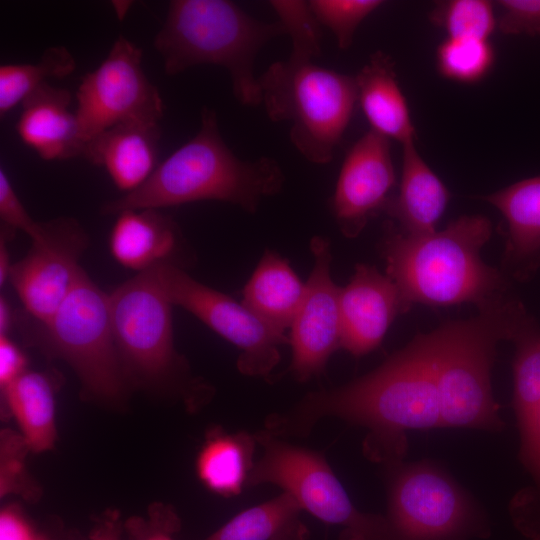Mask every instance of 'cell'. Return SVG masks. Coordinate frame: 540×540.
Segmentation results:
<instances>
[{
  "label": "cell",
  "instance_id": "cell-15",
  "mask_svg": "<svg viewBox=\"0 0 540 540\" xmlns=\"http://www.w3.org/2000/svg\"><path fill=\"white\" fill-rule=\"evenodd\" d=\"M396 184L389 139L369 130L348 150L332 196L331 209L348 238L384 212Z\"/></svg>",
  "mask_w": 540,
  "mask_h": 540
},
{
  "label": "cell",
  "instance_id": "cell-22",
  "mask_svg": "<svg viewBox=\"0 0 540 540\" xmlns=\"http://www.w3.org/2000/svg\"><path fill=\"white\" fill-rule=\"evenodd\" d=\"M306 294L289 263L267 251L243 290L242 304L268 327L284 334L291 327Z\"/></svg>",
  "mask_w": 540,
  "mask_h": 540
},
{
  "label": "cell",
  "instance_id": "cell-12",
  "mask_svg": "<svg viewBox=\"0 0 540 540\" xmlns=\"http://www.w3.org/2000/svg\"><path fill=\"white\" fill-rule=\"evenodd\" d=\"M147 271L172 305L189 311L241 350L237 361L241 373L267 376L279 363V346L289 343V338L268 327L242 303L196 281L175 264Z\"/></svg>",
  "mask_w": 540,
  "mask_h": 540
},
{
  "label": "cell",
  "instance_id": "cell-8",
  "mask_svg": "<svg viewBox=\"0 0 540 540\" xmlns=\"http://www.w3.org/2000/svg\"><path fill=\"white\" fill-rule=\"evenodd\" d=\"M385 466L383 540H470L490 535L484 509L438 464L401 460Z\"/></svg>",
  "mask_w": 540,
  "mask_h": 540
},
{
  "label": "cell",
  "instance_id": "cell-37",
  "mask_svg": "<svg viewBox=\"0 0 540 540\" xmlns=\"http://www.w3.org/2000/svg\"><path fill=\"white\" fill-rule=\"evenodd\" d=\"M179 528L176 514L160 505H155L147 517H131L125 523L127 540H174Z\"/></svg>",
  "mask_w": 540,
  "mask_h": 540
},
{
  "label": "cell",
  "instance_id": "cell-16",
  "mask_svg": "<svg viewBox=\"0 0 540 540\" xmlns=\"http://www.w3.org/2000/svg\"><path fill=\"white\" fill-rule=\"evenodd\" d=\"M341 348L354 356L374 350L394 319L410 306L396 284L375 267L357 264L351 281L340 288Z\"/></svg>",
  "mask_w": 540,
  "mask_h": 540
},
{
  "label": "cell",
  "instance_id": "cell-20",
  "mask_svg": "<svg viewBox=\"0 0 540 540\" xmlns=\"http://www.w3.org/2000/svg\"><path fill=\"white\" fill-rule=\"evenodd\" d=\"M402 147L399 191L392 196L384 212L398 222L403 233L434 232L448 205L450 192L421 157L415 141Z\"/></svg>",
  "mask_w": 540,
  "mask_h": 540
},
{
  "label": "cell",
  "instance_id": "cell-31",
  "mask_svg": "<svg viewBox=\"0 0 540 540\" xmlns=\"http://www.w3.org/2000/svg\"><path fill=\"white\" fill-rule=\"evenodd\" d=\"M430 21L443 29L447 38L489 40L497 28L491 2L486 0H449L436 4Z\"/></svg>",
  "mask_w": 540,
  "mask_h": 540
},
{
  "label": "cell",
  "instance_id": "cell-13",
  "mask_svg": "<svg viewBox=\"0 0 540 540\" xmlns=\"http://www.w3.org/2000/svg\"><path fill=\"white\" fill-rule=\"evenodd\" d=\"M29 253L11 266L9 279L29 316L45 323L55 314L82 270L78 261L88 236L72 218L42 222Z\"/></svg>",
  "mask_w": 540,
  "mask_h": 540
},
{
  "label": "cell",
  "instance_id": "cell-25",
  "mask_svg": "<svg viewBox=\"0 0 540 540\" xmlns=\"http://www.w3.org/2000/svg\"><path fill=\"white\" fill-rule=\"evenodd\" d=\"M256 439L246 432L227 433L217 428L208 432L196 458V474L211 492L232 497L247 486L254 466Z\"/></svg>",
  "mask_w": 540,
  "mask_h": 540
},
{
  "label": "cell",
  "instance_id": "cell-3",
  "mask_svg": "<svg viewBox=\"0 0 540 540\" xmlns=\"http://www.w3.org/2000/svg\"><path fill=\"white\" fill-rule=\"evenodd\" d=\"M284 180L275 159L236 156L221 136L215 111L204 107L196 135L160 163L142 186L106 202L101 212L118 215L218 200L255 213L264 198L281 191Z\"/></svg>",
  "mask_w": 540,
  "mask_h": 540
},
{
  "label": "cell",
  "instance_id": "cell-4",
  "mask_svg": "<svg viewBox=\"0 0 540 540\" xmlns=\"http://www.w3.org/2000/svg\"><path fill=\"white\" fill-rule=\"evenodd\" d=\"M479 309L428 333L430 354L442 426L496 432L504 426L491 387L496 346L512 341L531 318L506 296Z\"/></svg>",
  "mask_w": 540,
  "mask_h": 540
},
{
  "label": "cell",
  "instance_id": "cell-36",
  "mask_svg": "<svg viewBox=\"0 0 540 540\" xmlns=\"http://www.w3.org/2000/svg\"><path fill=\"white\" fill-rule=\"evenodd\" d=\"M502 14L497 28L507 35H540V0L497 1Z\"/></svg>",
  "mask_w": 540,
  "mask_h": 540
},
{
  "label": "cell",
  "instance_id": "cell-11",
  "mask_svg": "<svg viewBox=\"0 0 540 540\" xmlns=\"http://www.w3.org/2000/svg\"><path fill=\"white\" fill-rule=\"evenodd\" d=\"M76 100L75 115L85 146L119 124H159L164 111L157 87L143 70L141 49L124 36H119L100 65L82 78Z\"/></svg>",
  "mask_w": 540,
  "mask_h": 540
},
{
  "label": "cell",
  "instance_id": "cell-14",
  "mask_svg": "<svg viewBox=\"0 0 540 540\" xmlns=\"http://www.w3.org/2000/svg\"><path fill=\"white\" fill-rule=\"evenodd\" d=\"M310 249L314 265L289 339L292 347L290 370L302 382L323 373L330 356L341 348L340 287L330 275L329 240L315 236Z\"/></svg>",
  "mask_w": 540,
  "mask_h": 540
},
{
  "label": "cell",
  "instance_id": "cell-9",
  "mask_svg": "<svg viewBox=\"0 0 540 540\" xmlns=\"http://www.w3.org/2000/svg\"><path fill=\"white\" fill-rule=\"evenodd\" d=\"M262 447L247 486L273 484L291 495L319 520L341 526L340 540H382L384 515L359 511L319 452L290 444L262 430L254 434Z\"/></svg>",
  "mask_w": 540,
  "mask_h": 540
},
{
  "label": "cell",
  "instance_id": "cell-41",
  "mask_svg": "<svg viewBox=\"0 0 540 540\" xmlns=\"http://www.w3.org/2000/svg\"><path fill=\"white\" fill-rule=\"evenodd\" d=\"M6 234L4 232L1 235V245H0V284L3 286V284L6 282V280L9 278L11 265L9 263L8 258V251L6 248Z\"/></svg>",
  "mask_w": 540,
  "mask_h": 540
},
{
  "label": "cell",
  "instance_id": "cell-6",
  "mask_svg": "<svg viewBox=\"0 0 540 540\" xmlns=\"http://www.w3.org/2000/svg\"><path fill=\"white\" fill-rule=\"evenodd\" d=\"M258 84L268 118L289 123L295 149L313 164H328L357 103L355 77L290 55L272 63Z\"/></svg>",
  "mask_w": 540,
  "mask_h": 540
},
{
  "label": "cell",
  "instance_id": "cell-40",
  "mask_svg": "<svg viewBox=\"0 0 540 540\" xmlns=\"http://www.w3.org/2000/svg\"><path fill=\"white\" fill-rule=\"evenodd\" d=\"M122 526L117 511H108L94 525L87 540H121Z\"/></svg>",
  "mask_w": 540,
  "mask_h": 540
},
{
  "label": "cell",
  "instance_id": "cell-39",
  "mask_svg": "<svg viewBox=\"0 0 540 540\" xmlns=\"http://www.w3.org/2000/svg\"><path fill=\"white\" fill-rule=\"evenodd\" d=\"M27 371V358L8 335H0V386L10 384Z\"/></svg>",
  "mask_w": 540,
  "mask_h": 540
},
{
  "label": "cell",
  "instance_id": "cell-24",
  "mask_svg": "<svg viewBox=\"0 0 540 540\" xmlns=\"http://www.w3.org/2000/svg\"><path fill=\"white\" fill-rule=\"evenodd\" d=\"M4 403L14 418L29 450H51L57 440L55 395L50 378L27 370L1 389Z\"/></svg>",
  "mask_w": 540,
  "mask_h": 540
},
{
  "label": "cell",
  "instance_id": "cell-17",
  "mask_svg": "<svg viewBox=\"0 0 540 540\" xmlns=\"http://www.w3.org/2000/svg\"><path fill=\"white\" fill-rule=\"evenodd\" d=\"M71 94L64 88L45 83L21 104L16 131L21 141L47 161L83 157L75 111L70 109Z\"/></svg>",
  "mask_w": 540,
  "mask_h": 540
},
{
  "label": "cell",
  "instance_id": "cell-32",
  "mask_svg": "<svg viewBox=\"0 0 540 540\" xmlns=\"http://www.w3.org/2000/svg\"><path fill=\"white\" fill-rule=\"evenodd\" d=\"M270 5L278 16L284 34L291 39V56L310 59L321 53V24L313 14L309 2L274 0Z\"/></svg>",
  "mask_w": 540,
  "mask_h": 540
},
{
  "label": "cell",
  "instance_id": "cell-26",
  "mask_svg": "<svg viewBox=\"0 0 540 540\" xmlns=\"http://www.w3.org/2000/svg\"><path fill=\"white\" fill-rule=\"evenodd\" d=\"M301 507L286 492L243 510L205 540H306Z\"/></svg>",
  "mask_w": 540,
  "mask_h": 540
},
{
  "label": "cell",
  "instance_id": "cell-38",
  "mask_svg": "<svg viewBox=\"0 0 540 540\" xmlns=\"http://www.w3.org/2000/svg\"><path fill=\"white\" fill-rule=\"evenodd\" d=\"M0 540H50L15 505L0 512Z\"/></svg>",
  "mask_w": 540,
  "mask_h": 540
},
{
  "label": "cell",
  "instance_id": "cell-42",
  "mask_svg": "<svg viewBox=\"0 0 540 540\" xmlns=\"http://www.w3.org/2000/svg\"><path fill=\"white\" fill-rule=\"evenodd\" d=\"M12 311L4 297L0 298V335H8L12 325Z\"/></svg>",
  "mask_w": 540,
  "mask_h": 540
},
{
  "label": "cell",
  "instance_id": "cell-5",
  "mask_svg": "<svg viewBox=\"0 0 540 540\" xmlns=\"http://www.w3.org/2000/svg\"><path fill=\"white\" fill-rule=\"evenodd\" d=\"M284 34L281 24L258 20L227 0H174L154 39L166 74L211 64L229 73L235 99L261 104L255 61L261 48Z\"/></svg>",
  "mask_w": 540,
  "mask_h": 540
},
{
  "label": "cell",
  "instance_id": "cell-29",
  "mask_svg": "<svg viewBox=\"0 0 540 540\" xmlns=\"http://www.w3.org/2000/svg\"><path fill=\"white\" fill-rule=\"evenodd\" d=\"M494 61L495 52L489 40L446 38L436 51L439 73L463 84L481 81L492 69Z\"/></svg>",
  "mask_w": 540,
  "mask_h": 540
},
{
  "label": "cell",
  "instance_id": "cell-43",
  "mask_svg": "<svg viewBox=\"0 0 540 540\" xmlns=\"http://www.w3.org/2000/svg\"><path fill=\"white\" fill-rule=\"evenodd\" d=\"M529 540H540V525L534 527L525 535Z\"/></svg>",
  "mask_w": 540,
  "mask_h": 540
},
{
  "label": "cell",
  "instance_id": "cell-21",
  "mask_svg": "<svg viewBox=\"0 0 540 540\" xmlns=\"http://www.w3.org/2000/svg\"><path fill=\"white\" fill-rule=\"evenodd\" d=\"M116 216L109 248L118 263L138 273L173 264L179 231L172 219L156 209L127 210Z\"/></svg>",
  "mask_w": 540,
  "mask_h": 540
},
{
  "label": "cell",
  "instance_id": "cell-10",
  "mask_svg": "<svg viewBox=\"0 0 540 540\" xmlns=\"http://www.w3.org/2000/svg\"><path fill=\"white\" fill-rule=\"evenodd\" d=\"M114 339L126 382L166 388L184 370L173 339L171 302L149 271L138 273L111 294Z\"/></svg>",
  "mask_w": 540,
  "mask_h": 540
},
{
  "label": "cell",
  "instance_id": "cell-30",
  "mask_svg": "<svg viewBox=\"0 0 540 540\" xmlns=\"http://www.w3.org/2000/svg\"><path fill=\"white\" fill-rule=\"evenodd\" d=\"M519 434V458L532 485L514 498L510 513L516 528L523 534L540 524V406Z\"/></svg>",
  "mask_w": 540,
  "mask_h": 540
},
{
  "label": "cell",
  "instance_id": "cell-2",
  "mask_svg": "<svg viewBox=\"0 0 540 540\" xmlns=\"http://www.w3.org/2000/svg\"><path fill=\"white\" fill-rule=\"evenodd\" d=\"M491 233L492 224L482 215H464L421 235L388 222L380 245L387 276L410 307L475 303L480 308L504 297L508 287L501 272L480 257Z\"/></svg>",
  "mask_w": 540,
  "mask_h": 540
},
{
  "label": "cell",
  "instance_id": "cell-34",
  "mask_svg": "<svg viewBox=\"0 0 540 540\" xmlns=\"http://www.w3.org/2000/svg\"><path fill=\"white\" fill-rule=\"evenodd\" d=\"M29 450L23 437L12 432H2L1 438V495L21 492L27 483L24 469L25 451Z\"/></svg>",
  "mask_w": 540,
  "mask_h": 540
},
{
  "label": "cell",
  "instance_id": "cell-35",
  "mask_svg": "<svg viewBox=\"0 0 540 540\" xmlns=\"http://www.w3.org/2000/svg\"><path fill=\"white\" fill-rule=\"evenodd\" d=\"M0 218L4 226L22 231L32 241H37L42 236V222H37L30 216L3 168L0 169Z\"/></svg>",
  "mask_w": 540,
  "mask_h": 540
},
{
  "label": "cell",
  "instance_id": "cell-19",
  "mask_svg": "<svg viewBox=\"0 0 540 540\" xmlns=\"http://www.w3.org/2000/svg\"><path fill=\"white\" fill-rule=\"evenodd\" d=\"M354 77L357 102L370 130L402 145L414 142L416 130L391 56L383 51L372 53Z\"/></svg>",
  "mask_w": 540,
  "mask_h": 540
},
{
  "label": "cell",
  "instance_id": "cell-28",
  "mask_svg": "<svg viewBox=\"0 0 540 540\" xmlns=\"http://www.w3.org/2000/svg\"><path fill=\"white\" fill-rule=\"evenodd\" d=\"M513 408L519 433L540 406V329L531 319L515 336Z\"/></svg>",
  "mask_w": 540,
  "mask_h": 540
},
{
  "label": "cell",
  "instance_id": "cell-18",
  "mask_svg": "<svg viewBox=\"0 0 540 540\" xmlns=\"http://www.w3.org/2000/svg\"><path fill=\"white\" fill-rule=\"evenodd\" d=\"M158 123L130 122L109 128L89 141L83 158L103 167L125 194L142 186L158 164Z\"/></svg>",
  "mask_w": 540,
  "mask_h": 540
},
{
  "label": "cell",
  "instance_id": "cell-23",
  "mask_svg": "<svg viewBox=\"0 0 540 540\" xmlns=\"http://www.w3.org/2000/svg\"><path fill=\"white\" fill-rule=\"evenodd\" d=\"M484 199L507 221L504 263L517 275L520 265L527 267L540 258V176L518 181Z\"/></svg>",
  "mask_w": 540,
  "mask_h": 540
},
{
  "label": "cell",
  "instance_id": "cell-27",
  "mask_svg": "<svg viewBox=\"0 0 540 540\" xmlns=\"http://www.w3.org/2000/svg\"><path fill=\"white\" fill-rule=\"evenodd\" d=\"M76 61L64 46L48 47L36 63L5 64L0 66V115L14 109L49 79L69 76Z\"/></svg>",
  "mask_w": 540,
  "mask_h": 540
},
{
  "label": "cell",
  "instance_id": "cell-1",
  "mask_svg": "<svg viewBox=\"0 0 540 540\" xmlns=\"http://www.w3.org/2000/svg\"><path fill=\"white\" fill-rule=\"evenodd\" d=\"M369 430L364 452L377 462L401 461L406 433L443 427L428 333L417 335L372 372L341 387L307 394L293 408L271 415L275 437L307 435L323 417Z\"/></svg>",
  "mask_w": 540,
  "mask_h": 540
},
{
  "label": "cell",
  "instance_id": "cell-33",
  "mask_svg": "<svg viewBox=\"0 0 540 540\" xmlns=\"http://www.w3.org/2000/svg\"><path fill=\"white\" fill-rule=\"evenodd\" d=\"M308 2L318 22L333 33L340 49L351 46L359 25L383 4L380 0H311Z\"/></svg>",
  "mask_w": 540,
  "mask_h": 540
},
{
  "label": "cell",
  "instance_id": "cell-7",
  "mask_svg": "<svg viewBox=\"0 0 540 540\" xmlns=\"http://www.w3.org/2000/svg\"><path fill=\"white\" fill-rule=\"evenodd\" d=\"M34 322L30 339L71 367L86 397L108 405L123 401L127 382L114 339L110 297L83 269L50 320Z\"/></svg>",
  "mask_w": 540,
  "mask_h": 540
}]
</instances>
